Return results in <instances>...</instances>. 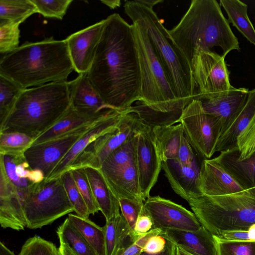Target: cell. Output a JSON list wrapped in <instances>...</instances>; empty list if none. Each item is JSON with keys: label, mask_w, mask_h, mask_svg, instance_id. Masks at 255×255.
I'll use <instances>...</instances> for the list:
<instances>
[{"label": "cell", "mask_w": 255, "mask_h": 255, "mask_svg": "<svg viewBox=\"0 0 255 255\" xmlns=\"http://www.w3.org/2000/svg\"><path fill=\"white\" fill-rule=\"evenodd\" d=\"M87 74L94 89L111 108L123 111L140 101L141 74L132 25L119 14L105 18Z\"/></svg>", "instance_id": "obj_1"}, {"label": "cell", "mask_w": 255, "mask_h": 255, "mask_svg": "<svg viewBox=\"0 0 255 255\" xmlns=\"http://www.w3.org/2000/svg\"><path fill=\"white\" fill-rule=\"evenodd\" d=\"M73 70L66 40L53 37L26 42L0 60V75L24 89L67 81Z\"/></svg>", "instance_id": "obj_2"}, {"label": "cell", "mask_w": 255, "mask_h": 255, "mask_svg": "<svg viewBox=\"0 0 255 255\" xmlns=\"http://www.w3.org/2000/svg\"><path fill=\"white\" fill-rule=\"evenodd\" d=\"M169 36L191 66L194 52L219 47L222 56L240 50L239 42L215 0H192L179 23L170 30Z\"/></svg>", "instance_id": "obj_3"}, {"label": "cell", "mask_w": 255, "mask_h": 255, "mask_svg": "<svg viewBox=\"0 0 255 255\" xmlns=\"http://www.w3.org/2000/svg\"><path fill=\"white\" fill-rule=\"evenodd\" d=\"M70 106L68 81L25 89L0 124V133L20 132L35 140L57 123Z\"/></svg>", "instance_id": "obj_4"}, {"label": "cell", "mask_w": 255, "mask_h": 255, "mask_svg": "<svg viewBox=\"0 0 255 255\" xmlns=\"http://www.w3.org/2000/svg\"><path fill=\"white\" fill-rule=\"evenodd\" d=\"M125 12L131 20L145 27L151 45L161 61L176 97L186 107L197 95L191 66L170 40L168 30L154 11L138 0H126Z\"/></svg>", "instance_id": "obj_5"}, {"label": "cell", "mask_w": 255, "mask_h": 255, "mask_svg": "<svg viewBox=\"0 0 255 255\" xmlns=\"http://www.w3.org/2000/svg\"><path fill=\"white\" fill-rule=\"evenodd\" d=\"M188 202L200 223L213 236L248 231L255 224V187L218 196L202 194Z\"/></svg>", "instance_id": "obj_6"}, {"label": "cell", "mask_w": 255, "mask_h": 255, "mask_svg": "<svg viewBox=\"0 0 255 255\" xmlns=\"http://www.w3.org/2000/svg\"><path fill=\"white\" fill-rule=\"evenodd\" d=\"M26 227L41 228L74 211L61 178L32 184L21 200Z\"/></svg>", "instance_id": "obj_7"}, {"label": "cell", "mask_w": 255, "mask_h": 255, "mask_svg": "<svg viewBox=\"0 0 255 255\" xmlns=\"http://www.w3.org/2000/svg\"><path fill=\"white\" fill-rule=\"evenodd\" d=\"M146 126L136 114L123 111L114 126L92 141L65 172L87 167L99 169L112 151L136 135Z\"/></svg>", "instance_id": "obj_8"}, {"label": "cell", "mask_w": 255, "mask_h": 255, "mask_svg": "<svg viewBox=\"0 0 255 255\" xmlns=\"http://www.w3.org/2000/svg\"><path fill=\"white\" fill-rule=\"evenodd\" d=\"M178 123L196 154L203 159L210 158L221 136L218 119L205 111L200 100L194 99L184 109Z\"/></svg>", "instance_id": "obj_9"}, {"label": "cell", "mask_w": 255, "mask_h": 255, "mask_svg": "<svg viewBox=\"0 0 255 255\" xmlns=\"http://www.w3.org/2000/svg\"><path fill=\"white\" fill-rule=\"evenodd\" d=\"M225 57L212 50H198L191 68L197 95L196 99L209 100L228 93L234 87L229 81Z\"/></svg>", "instance_id": "obj_10"}, {"label": "cell", "mask_w": 255, "mask_h": 255, "mask_svg": "<svg viewBox=\"0 0 255 255\" xmlns=\"http://www.w3.org/2000/svg\"><path fill=\"white\" fill-rule=\"evenodd\" d=\"M100 118L47 141L31 145L24 152L30 167L42 171L46 179L75 142Z\"/></svg>", "instance_id": "obj_11"}, {"label": "cell", "mask_w": 255, "mask_h": 255, "mask_svg": "<svg viewBox=\"0 0 255 255\" xmlns=\"http://www.w3.org/2000/svg\"><path fill=\"white\" fill-rule=\"evenodd\" d=\"M143 209L152 220V229L196 231L202 227L194 213L159 196H149L144 202Z\"/></svg>", "instance_id": "obj_12"}, {"label": "cell", "mask_w": 255, "mask_h": 255, "mask_svg": "<svg viewBox=\"0 0 255 255\" xmlns=\"http://www.w3.org/2000/svg\"><path fill=\"white\" fill-rule=\"evenodd\" d=\"M140 191L145 200L150 196L162 168L152 128L146 126L137 134L135 150Z\"/></svg>", "instance_id": "obj_13"}, {"label": "cell", "mask_w": 255, "mask_h": 255, "mask_svg": "<svg viewBox=\"0 0 255 255\" xmlns=\"http://www.w3.org/2000/svg\"><path fill=\"white\" fill-rule=\"evenodd\" d=\"M105 19L67 37L69 54L74 70L79 74L87 73L93 63Z\"/></svg>", "instance_id": "obj_14"}, {"label": "cell", "mask_w": 255, "mask_h": 255, "mask_svg": "<svg viewBox=\"0 0 255 255\" xmlns=\"http://www.w3.org/2000/svg\"><path fill=\"white\" fill-rule=\"evenodd\" d=\"M203 160L199 156L188 165L181 164L176 160L162 162V169L172 189L187 202L203 194L200 189Z\"/></svg>", "instance_id": "obj_15"}, {"label": "cell", "mask_w": 255, "mask_h": 255, "mask_svg": "<svg viewBox=\"0 0 255 255\" xmlns=\"http://www.w3.org/2000/svg\"><path fill=\"white\" fill-rule=\"evenodd\" d=\"M68 82L71 106L79 113L97 118L114 110L104 102L94 89L87 73L79 74Z\"/></svg>", "instance_id": "obj_16"}, {"label": "cell", "mask_w": 255, "mask_h": 255, "mask_svg": "<svg viewBox=\"0 0 255 255\" xmlns=\"http://www.w3.org/2000/svg\"><path fill=\"white\" fill-rule=\"evenodd\" d=\"M249 93L247 89L233 87L228 93L221 96L200 100L205 111L219 120L221 136L228 129L244 107Z\"/></svg>", "instance_id": "obj_17"}, {"label": "cell", "mask_w": 255, "mask_h": 255, "mask_svg": "<svg viewBox=\"0 0 255 255\" xmlns=\"http://www.w3.org/2000/svg\"><path fill=\"white\" fill-rule=\"evenodd\" d=\"M200 189L203 195L210 196L225 195L245 190L214 158L202 160Z\"/></svg>", "instance_id": "obj_18"}, {"label": "cell", "mask_w": 255, "mask_h": 255, "mask_svg": "<svg viewBox=\"0 0 255 255\" xmlns=\"http://www.w3.org/2000/svg\"><path fill=\"white\" fill-rule=\"evenodd\" d=\"M123 111L112 110L101 117L94 125L73 144L66 155L59 162L45 179L60 178L76 158L93 140L110 130L120 118Z\"/></svg>", "instance_id": "obj_19"}, {"label": "cell", "mask_w": 255, "mask_h": 255, "mask_svg": "<svg viewBox=\"0 0 255 255\" xmlns=\"http://www.w3.org/2000/svg\"><path fill=\"white\" fill-rule=\"evenodd\" d=\"M160 235L192 255H217L213 236L203 226L196 231L162 229Z\"/></svg>", "instance_id": "obj_20"}, {"label": "cell", "mask_w": 255, "mask_h": 255, "mask_svg": "<svg viewBox=\"0 0 255 255\" xmlns=\"http://www.w3.org/2000/svg\"><path fill=\"white\" fill-rule=\"evenodd\" d=\"M0 224L2 228L23 230L27 224L17 190L0 172Z\"/></svg>", "instance_id": "obj_21"}, {"label": "cell", "mask_w": 255, "mask_h": 255, "mask_svg": "<svg viewBox=\"0 0 255 255\" xmlns=\"http://www.w3.org/2000/svg\"><path fill=\"white\" fill-rule=\"evenodd\" d=\"M214 159L245 189L255 187V152L240 160L238 147L220 152Z\"/></svg>", "instance_id": "obj_22"}, {"label": "cell", "mask_w": 255, "mask_h": 255, "mask_svg": "<svg viewBox=\"0 0 255 255\" xmlns=\"http://www.w3.org/2000/svg\"><path fill=\"white\" fill-rule=\"evenodd\" d=\"M103 228L105 255H116L119 251L130 246L140 237L131 229L122 213L106 220Z\"/></svg>", "instance_id": "obj_23"}, {"label": "cell", "mask_w": 255, "mask_h": 255, "mask_svg": "<svg viewBox=\"0 0 255 255\" xmlns=\"http://www.w3.org/2000/svg\"><path fill=\"white\" fill-rule=\"evenodd\" d=\"M84 169L100 211L106 220L120 214L119 200L110 188L100 169L92 167Z\"/></svg>", "instance_id": "obj_24"}, {"label": "cell", "mask_w": 255, "mask_h": 255, "mask_svg": "<svg viewBox=\"0 0 255 255\" xmlns=\"http://www.w3.org/2000/svg\"><path fill=\"white\" fill-rule=\"evenodd\" d=\"M105 179L118 199L126 198L144 201L140 191L135 161Z\"/></svg>", "instance_id": "obj_25"}, {"label": "cell", "mask_w": 255, "mask_h": 255, "mask_svg": "<svg viewBox=\"0 0 255 255\" xmlns=\"http://www.w3.org/2000/svg\"><path fill=\"white\" fill-rule=\"evenodd\" d=\"M255 113V89L249 91L247 101L228 129L219 138L215 152L238 147L237 138Z\"/></svg>", "instance_id": "obj_26"}, {"label": "cell", "mask_w": 255, "mask_h": 255, "mask_svg": "<svg viewBox=\"0 0 255 255\" xmlns=\"http://www.w3.org/2000/svg\"><path fill=\"white\" fill-rule=\"evenodd\" d=\"M151 128L162 161L176 160L182 137L184 134L181 124Z\"/></svg>", "instance_id": "obj_27"}, {"label": "cell", "mask_w": 255, "mask_h": 255, "mask_svg": "<svg viewBox=\"0 0 255 255\" xmlns=\"http://www.w3.org/2000/svg\"><path fill=\"white\" fill-rule=\"evenodd\" d=\"M137 134L112 151L105 159L99 169L105 178L135 161Z\"/></svg>", "instance_id": "obj_28"}, {"label": "cell", "mask_w": 255, "mask_h": 255, "mask_svg": "<svg viewBox=\"0 0 255 255\" xmlns=\"http://www.w3.org/2000/svg\"><path fill=\"white\" fill-rule=\"evenodd\" d=\"M99 118L90 117L79 113L70 106L67 112L57 123L35 139L32 145L47 141L62 134L89 124Z\"/></svg>", "instance_id": "obj_29"}, {"label": "cell", "mask_w": 255, "mask_h": 255, "mask_svg": "<svg viewBox=\"0 0 255 255\" xmlns=\"http://www.w3.org/2000/svg\"><path fill=\"white\" fill-rule=\"evenodd\" d=\"M220 3L233 25L255 46V29L248 15V5L239 0H221Z\"/></svg>", "instance_id": "obj_30"}, {"label": "cell", "mask_w": 255, "mask_h": 255, "mask_svg": "<svg viewBox=\"0 0 255 255\" xmlns=\"http://www.w3.org/2000/svg\"><path fill=\"white\" fill-rule=\"evenodd\" d=\"M70 224L93 247L99 255H105V234L101 227L89 219L77 214H69Z\"/></svg>", "instance_id": "obj_31"}, {"label": "cell", "mask_w": 255, "mask_h": 255, "mask_svg": "<svg viewBox=\"0 0 255 255\" xmlns=\"http://www.w3.org/2000/svg\"><path fill=\"white\" fill-rule=\"evenodd\" d=\"M60 242L67 244L77 255H99L93 247L69 222L67 218L56 231Z\"/></svg>", "instance_id": "obj_32"}, {"label": "cell", "mask_w": 255, "mask_h": 255, "mask_svg": "<svg viewBox=\"0 0 255 255\" xmlns=\"http://www.w3.org/2000/svg\"><path fill=\"white\" fill-rule=\"evenodd\" d=\"M35 13L37 10L31 0H0V19L20 24Z\"/></svg>", "instance_id": "obj_33"}, {"label": "cell", "mask_w": 255, "mask_h": 255, "mask_svg": "<svg viewBox=\"0 0 255 255\" xmlns=\"http://www.w3.org/2000/svg\"><path fill=\"white\" fill-rule=\"evenodd\" d=\"M0 172L4 174L8 181L23 196L33 184L28 179L20 178L16 174V166L23 154L17 155L0 154Z\"/></svg>", "instance_id": "obj_34"}, {"label": "cell", "mask_w": 255, "mask_h": 255, "mask_svg": "<svg viewBox=\"0 0 255 255\" xmlns=\"http://www.w3.org/2000/svg\"><path fill=\"white\" fill-rule=\"evenodd\" d=\"M24 89L0 75V124L6 118Z\"/></svg>", "instance_id": "obj_35"}, {"label": "cell", "mask_w": 255, "mask_h": 255, "mask_svg": "<svg viewBox=\"0 0 255 255\" xmlns=\"http://www.w3.org/2000/svg\"><path fill=\"white\" fill-rule=\"evenodd\" d=\"M34 140V138L22 133H0V154H23Z\"/></svg>", "instance_id": "obj_36"}, {"label": "cell", "mask_w": 255, "mask_h": 255, "mask_svg": "<svg viewBox=\"0 0 255 255\" xmlns=\"http://www.w3.org/2000/svg\"><path fill=\"white\" fill-rule=\"evenodd\" d=\"M20 23L0 19V53L6 54L19 47Z\"/></svg>", "instance_id": "obj_37"}, {"label": "cell", "mask_w": 255, "mask_h": 255, "mask_svg": "<svg viewBox=\"0 0 255 255\" xmlns=\"http://www.w3.org/2000/svg\"><path fill=\"white\" fill-rule=\"evenodd\" d=\"M60 178L76 214L83 218H88L90 214L87 207L75 183L71 172H65Z\"/></svg>", "instance_id": "obj_38"}, {"label": "cell", "mask_w": 255, "mask_h": 255, "mask_svg": "<svg viewBox=\"0 0 255 255\" xmlns=\"http://www.w3.org/2000/svg\"><path fill=\"white\" fill-rule=\"evenodd\" d=\"M213 238L217 255H255V242H232Z\"/></svg>", "instance_id": "obj_39"}, {"label": "cell", "mask_w": 255, "mask_h": 255, "mask_svg": "<svg viewBox=\"0 0 255 255\" xmlns=\"http://www.w3.org/2000/svg\"><path fill=\"white\" fill-rule=\"evenodd\" d=\"M75 183L87 207L89 214L94 215L100 211L93 195L87 176L84 168L70 171Z\"/></svg>", "instance_id": "obj_40"}, {"label": "cell", "mask_w": 255, "mask_h": 255, "mask_svg": "<svg viewBox=\"0 0 255 255\" xmlns=\"http://www.w3.org/2000/svg\"><path fill=\"white\" fill-rule=\"evenodd\" d=\"M18 255H60L58 248L52 242L38 236L28 239Z\"/></svg>", "instance_id": "obj_41"}, {"label": "cell", "mask_w": 255, "mask_h": 255, "mask_svg": "<svg viewBox=\"0 0 255 255\" xmlns=\"http://www.w3.org/2000/svg\"><path fill=\"white\" fill-rule=\"evenodd\" d=\"M37 13L45 17L62 19L72 0H31Z\"/></svg>", "instance_id": "obj_42"}, {"label": "cell", "mask_w": 255, "mask_h": 255, "mask_svg": "<svg viewBox=\"0 0 255 255\" xmlns=\"http://www.w3.org/2000/svg\"><path fill=\"white\" fill-rule=\"evenodd\" d=\"M237 145L240 160L250 157L255 152V113L238 136Z\"/></svg>", "instance_id": "obj_43"}, {"label": "cell", "mask_w": 255, "mask_h": 255, "mask_svg": "<svg viewBox=\"0 0 255 255\" xmlns=\"http://www.w3.org/2000/svg\"><path fill=\"white\" fill-rule=\"evenodd\" d=\"M121 213L133 231L136 220L143 209V200L130 199H119Z\"/></svg>", "instance_id": "obj_44"}, {"label": "cell", "mask_w": 255, "mask_h": 255, "mask_svg": "<svg viewBox=\"0 0 255 255\" xmlns=\"http://www.w3.org/2000/svg\"><path fill=\"white\" fill-rule=\"evenodd\" d=\"M161 231V229H151L130 246L119 251L116 255H140L148 240L154 235H160Z\"/></svg>", "instance_id": "obj_45"}, {"label": "cell", "mask_w": 255, "mask_h": 255, "mask_svg": "<svg viewBox=\"0 0 255 255\" xmlns=\"http://www.w3.org/2000/svg\"><path fill=\"white\" fill-rule=\"evenodd\" d=\"M199 156L185 136L182 137L177 160L183 165H188L194 162Z\"/></svg>", "instance_id": "obj_46"}, {"label": "cell", "mask_w": 255, "mask_h": 255, "mask_svg": "<svg viewBox=\"0 0 255 255\" xmlns=\"http://www.w3.org/2000/svg\"><path fill=\"white\" fill-rule=\"evenodd\" d=\"M152 225L150 217L143 209L136 220L133 232L136 235L141 236L150 231L152 229Z\"/></svg>", "instance_id": "obj_47"}, {"label": "cell", "mask_w": 255, "mask_h": 255, "mask_svg": "<svg viewBox=\"0 0 255 255\" xmlns=\"http://www.w3.org/2000/svg\"><path fill=\"white\" fill-rule=\"evenodd\" d=\"M166 239L160 235L151 237L144 247L142 252L156 254L162 251L166 246Z\"/></svg>", "instance_id": "obj_48"}, {"label": "cell", "mask_w": 255, "mask_h": 255, "mask_svg": "<svg viewBox=\"0 0 255 255\" xmlns=\"http://www.w3.org/2000/svg\"><path fill=\"white\" fill-rule=\"evenodd\" d=\"M216 237L228 241L251 242L248 231H226Z\"/></svg>", "instance_id": "obj_49"}, {"label": "cell", "mask_w": 255, "mask_h": 255, "mask_svg": "<svg viewBox=\"0 0 255 255\" xmlns=\"http://www.w3.org/2000/svg\"><path fill=\"white\" fill-rule=\"evenodd\" d=\"M176 246L170 241L166 240V244L164 249L161 252L156 254H149L142 252L140 255H176Z\"/></svg>", "instance_id": "obj_50"}, {"label": "cell", "mask_w": 255, "mask_h": 255, "mask_svg": "<svg viewBox=\"0 0 255 255\" xmlns=\"http://www.w3.org/2000/svg\"><path fill=\"white\" fill-rule=\"evenodd\" d=\"M58 251L60 255H77L67 244L62 242H60Z\"/></svg>", "instance_id": "obj_51"}, {"label": "cell", "mask_w": 255, "mask_h": 255, "mask_svg": "<svg viewBox=\"0 0 255 255\" xmlns=\"http://www.w3.org/2000/svg\"><path fill=\"white\" fill-rule=\"evenodd\" d=\"M100 1L111 9L119 7L121 4L120 0H101Z\"/></svg>", "instance_id": "obj_52"}, {"label": "cell", "mask_w": 255, "mask_h": 255, "mask_svg": "<svg viewBox=\"0 0 255 255\" xmlns=\"http://www.w3.org/2000/svg\"><path fill=\"white\" fill-rule=\"evenodd\" d=\"M138 1L151 8H153V7L156 4L164 1L163 0H138Z\"/></svg>", "instance_id": "obj_53"}, {"label": "cell", "mask_w": 255, "mask_h": 255, "mask_svg": "<svg viewBox=\"0 0 255 255\" xmlns=\"http://www.w3.org/2000/svg\"><path fill=\"white\" fill-rule=\"evenodd\" d=\"M0 255H16L8 249L2 242H0Z\"/></svg>", "instance_id": "obj_54"}, {"label": "cell", "mask_w": 255, "mask_h": 255, "mask_svg": "<svg viewBox=\"0 0 255 255\" xmlns=\"http://www.w3.org/2000/svg\"><path fill=\"white\" fill-rule=\"evenodd\" d=\"M176 255H192L180 247L176 246Z\"/></svg>", "instance_id": "obj_55"}]
</instances>
